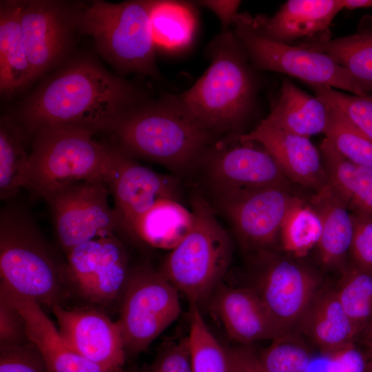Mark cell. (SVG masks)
<instances>
[{
	"label": "cell",
	"instance_id": "d6a6232c",
	"mask_svg": "<svg viewBox=\"0 0 372 372\" xmlns=\"http://www.w3.org/2000/svg\"><path fill=\"white\" fill-rule=\"evenodd\" d=\"M321 234L322 225L317 212L300 198L282 224L279 240L284 251L296 257H304L317 246Z\"/></svg>",
	"mask_w": 372,
	"mask_h": 372
},
{
	"label": "cell",
	"instance_id": "30bf717a",
	"mask_svg": "<svg viewBox=\"0 0 372 372\" xmlns=\"http://www.w3.org/2000/svg\"><path fill=\"white\" fill-rule=\"evenodd\" d=\"M108 184L100 180L63 187L44 200L51 210L57 241L66 254L92 239L114 234L118 220L110 205Z\"/></svg>",
	"mask_w": 372,
	"mask_h": 372
},
{
	"label": "cell",
	"instance_id": "3957f363",
	"mask_svg": "<svg viewBox=\"0 0 372 372\" xmlns=\"http://www.w3.org/2000/svg\"><path fill=\"white\" fill-rule=\"evenodd\" d=\"M210 64L179 97L207 130L216 136L238 130L254 108L256 84L242 44L231 30L222 31L209 43Z\"/></svg>",
	"mask_w": 372,
	"mask_h": 372
},
{
	"label": "cell",
	"instance_id": "60d3db41",
	"mask_svg": "<svg viewBox=\"0 0 372 372\" xmlns=\"http://www.w3.org/2000/svg\"><path fill=\"white\" fill-rule=\"evenodd\" d=\"M325 356L324 372H369V360L354 342Z\"/></svg>",
	"mask_w": 372,
	"mask_h": 372
},
{
	"label": "cell",
	"instance_id": "bcb514c9",
	"mask_svg": "<svg viewBox=\"0 0 372 372\" xmlns=\"http://www.w3.org/2000/svg\"><path fill=\"white\" fill-rule=\"evenodd\" d=\"M369 372H372V359L369 361Z\"/></svg>",
	"mask_w": 372,
	"mask_h": 372
},
{
	"label": "cell",
	"instance_id": "d6986e66",
	"mask_svg": "<svg viewBox=\"0 0 372 372\" xmlns=\"http://www.w3.org/2000/svg\"><path fill=\"white\" fill-rule=\"evenodd\" d=\"M236 136L242 141L262 145L290 181L316 192L328 183L321 154L309 138L260 123L249 132L238 134Z\"/></svg>",
	"mask_w": 372,
	"mask_h": 372
},
{
	"label": "cell",
	"instance_id": "7402d4cb",
	"mask_svg": "<svg viewBox=\"0 0 372 372\" xmlns=\"http://www.w3.org/2000/svg\"><path fill=\"white\" fill-rule=\"evenodd\" d=\"M329 116L327 104L317 96L307 94L291 81L285 79L274 107L260 123L310 138L324 134Z\"/></svg>",
	"mask_w": 372,
	"mask_h": 372
},
{
	"label": "cell",
	"instance_id": "5bb4252c",
	"mask_svg": "<svg viewBox=\"0 0 372 372\" xmlns=\"http://www.w3.org/2000/svg\"><path fill=\"white\" fill-rule=\"evenodd\" d=\"M204 158L217 195L269 187H289L271 154L260 144L236 134L217 141Z\"/></svg>",
	"mask_w": 372,
	"mask_h": 372
},
{
	"label": "cell",
	"instance_id": "f6af8a7d",
	"mask_svg": "<svg viewBox=\"0 0 372 372\" xmlns=\"http://www.w3.org/2000/svg\"><path fill=\"white\" fill-rule=\"evenodd\" d=\"M362 334L364 344L366 347L370 359H372V324Z\"/></svg>",
	"mask_w": 372,
	"mask_h": 372
},
{
	"label": "cell",
	"instance_id": "603a6c76",
	"mask_svg": "<svg viewBox=\"0 0 372 372\" xmlns=\"http://www.w3.org/2000/svg\"><path fill=\"white\" fill-rule=\"evenodd\" d=\"M310 205L322 225L321 236L316 246L320 262L328 268L342 266L352 242L351 213L329 182L316 192Z\"/></svg>",
	"mask_w": 372,
	"mask_h": 372
},
{
	"label": "cell",
	"instance_id": "4316f807",
	"mask_svg": "<svg viewBox=\"0 0 372 372\" xmlns=\"http://www.w3.org/2000/svg\"><path fill=\"white\" fill-rule=\"evenodd\" d=\"M299 45L326 54L349 72L365 94L372 91V31L322 37Z\"/></svg>",
	"mask_w": 372,
	"mask_h": 372
},
{
	"label": "cell",
	"instance_id": "83f0119b",
	"mask_svg": "<svg viewBox=\"0 0 372 372\" xmlns=\"http://www.w3.org/2000/svg\"><path fill=\"white\" fill-rule=\"evenodd\" d=\"M192 222V211L178 200L163 199L142 217L133 237L152 247L171 250L187 234Z\"/></svg>",
	"mask_w": 372,
	"mask_h": 372
},
{
	"label": "cell",
	"instance_id": "d590c367",
	"mask_svg": "<svg viewBox=\"0 0 372 372\" xmlns=\"http://www.w3.org/2000/svg\"><path fill=\"white\" fill-rule=\"evenodd\" d=\"M316 96L329 106L342 112L372 141V97L345 93L325 85H309Z\"/></svg>",
	"mask_w": 372,
	"mask_h": 372
},
{
	"label": "cell",
	"instance_id": "ab89813d",
	"mask_svg": "<svg viewBox=\"0 0 372 372\" xmlns=\"http://www.w3.org/2000/svg\"><path fill=\"white\" fill-rule=\"evenodd\" d=\"M353 234L349 253L353 264L372 269V218L351 212Z\"/></svg>",
	"mask_w": 372,
	"mask_h": 372
},
{
	"label": "cell",
	"instance_id": "b9f144b4",
	"mask_svg": "<svg viewBox=\"0 0 372 372\" xmlns=\"http://www.w3.org/2000/svg\"><path fill=\"white\" fill-rule=\"evenodd\" d=\"M196 3L215 14L221 23L223 31H227L229 30V26L234 25L239 14L238 8L241 1L205 0L198 1Z\"/></svg>",
	"mask_w": 372,
	"mask_h": 372
},
{
	"label": "cell",
	"instance_id": "836d02e7",
	"mask_svg": "<svg viewBox=\"0 0 372 372\" xmlns=\"http://www.w3.org/2000/svg\"><path fill=\"white\" fill-rule=\"evenodd\" d=\"M324 135L346 159L354 164L372 168V141L342 112L330 106Z\"/></svg>",
	"mask_w": 372,
	"mask_h": 372
},
{
	"label": "cell",
	"instance_id": "277c9868",
	"mask_svg": "<svg viewBox=\"0 0 372 372\" xmlns=\"http://www.w3.org/2000/svg\"><path fill=\"white\" fill-rule=\"evenodd\" d=\"M94 134L68 125L39 128L33 134L23 188L44 199L78 183L100 180L109 184L121 151L116 145L96 141Z\"/></svg>",
	"mask_w": 372,
	"mask_h": 372
},
{
	"label": "cell",
	"instance_id": "4fadbf2b",
	"mask_svg": "<svg viewBox=\"0 0 372 372\" xmlns=\"http://www.w3.org/2000/svg\"><path fill=\"white\" fill-rule=\"evenodd\" d=\"M260 267L252 288L285 333L298 327L319 289L311 270L272 251L258 255Z\"/></svg>",
	"mask_w": 372,
	"mask_h": 372
},
{
	"label": "cell",
	"instance_id": "7bdbcfd3",
	"mask_svg": "<svg viewBox=\"0 0 372 372\" xmlns=\"http://www.w3.org/2000/svg\"><path fill=\"white\" fill-rule=\"evenodd\" d=\"M232 372H264L257 353L249 345H242L229 349Z\"/></svg>",
	"mask_w": 372,
	"mask_h": 372
},
{
	"label": "cell",
	"instance_id": "74e56055",
	"mask_svg": "<svg viewBox=\"0 0 372 372\" xmlns=\"http://www.w3.org/2000/svg\"><path fill=\"white\" fill-rule=\"evenodd\" d=\"M143 372H192L187 336L162 347Z\"/></svg>",
	"mask_w": 372,
	"mask_h": 372
},
{
	"label": "cell",
	"instance_id": "7c38bea8",
	"mask_svg": "<svg viewBox=\"0 0 372 372\" xmlns=\"http://www.w3.org/2000/svg\"><path fill=\"white\" fill-rule=\"evenodd\" d=\"M240 247L257 255L271 251L282 224L300 198L289 187H269L218 195Z\"/></svg>",
	"mask_w": 372,
	"mask_h": 372
},
{
	"label": "cell",
	"instance_id": "8992f818",
	"mask_svg": "<svg viewBox=\"0 0 372 372\" xmlns=\"http://www.w3.org/2000/svg\"><path fill=\"white\" fill-rule=\"evenodd\" d=\"M191 211L189 231L170 250L158 271L191 304L200 307L223 282L230 265L232 245L203 197H193Z\"/></svg>",
	"mask_w": 372,
	"mask_h": 372
},
{
	"label": "cell",
	"instance_id": "ba28073f",
	"mask_svg": "<svg viewBox=\"0 0 372 372\" xmlns=\"http://www.w3.org/2000/svg\"><path fill=\"white\" fill-rule=\"evenodd\" d=\"M178 291L151 266L132 268L121 296L120 316L116 320L126 354L137 355L180 316Z\"/></svg>",
	"mask_w": 372,
	"mask_h": 372
},
{
	"label": "cell",
	"instance_id": "ee69618b",
	"mask_svg": "<svg viewBox=\"0 0 372 372\" xmlns=\"http://www.w3.org/2000/svg\"><path fill=\"white\" fill-rule=\"evenodd\" d=\"M344 9L354 10L372 7V0H342Z\"/></svg>",
	"mask_w": 372,
	"mask_h": 372
},
{
	"label": "cell",
	"instance_id": "7a4b0ae2",
	"mask_svg": "<svg viewBox=\"0 0 372 372\" xmlns=\"http://www.w3.org/2000/svg\"><path fill=\"white\" fill-rule=\"evenodd\" d=\"M127 156L155 162L174 170L204 158L218 136L204 127L179 96L145 98L110 132Z\"/></svg>",
	"mask_w": 372,
	"mask_h": 372
},
{
	"label": "cell",
	"instance_id": "8d00e7d4",
	"mask_svg": "<svg viewBox=\"0 0 372 372\" xmlns=\"http://www.w3.org/2000/svg\"><path fill=\"white\" fill-rule=\"evenodd\" d=\"M0 372H50L37 347L28 343L0 347Z\"/></svg>",
	"mask_w": 372,
	"mask_h": 372
},
{
	"label": "cell",
	"instance_id": "f546056e",
	"mask_svg": "<svg viewBox=\"0 0 372 372\" xmlns=\"http://www.w3.org/2000/svg\"><path fill=\"white\" fill-rule=\"evenodd\" d=\"M150 22L155 45L167 51L187 47L196 27V16L191 5L178 1L156 0Z\"/></svg>",
	"mask_w": 372,
	"mask_h": 372
},
{
	"label": "cell",
	"instance_id": "6da1fadb",
	"mask_svg": "<svg viewBox=\"0 0 372 372\" xmlns=\"http://www.w3.org/2000/svg\"><path fill=\"white\" fill-rule=\"evenodd\" d=\"M145 98L129 81L83 58L64 67L33 92L18 120L28 136L45 125L110 132Z\"/></svg>",
	"mask_w": 372,
	"mask_h": 372
},
{
	"label": "cell",
	"instance_id": "484cf974",
	"mask_svg": "<svg viewBox=\"0 0 372 372\" xmlns=\"http://www.w3.org/2000/svg\"><path fill=\"white\" fill-rule=\"evenodd\" d=\"M320 152L329 183L348 209L372 218V168L350 162L325 138Z\"/></svg>",
	"mask_w": 372,
	"mask_h": 372
},
{
	"label": "cell",
	"instance_id": "d4e9b609",
	"mask_svg": "<svg viewBox=\"0 0 372 372\" xmlns=\"http://www.w3.org/2000/svg\"><path fill=\"white\" fill-rule=\"evenodd\" d=\"M21 1L0 3V88L10 94L33 80L20 23Z\"/></svg>",
	"mask_w": 372,
	"mask_h": 372
},
{
	"label": "cell",
	"instance_id": "f35d334b",
	"mask_svg": "<svg viewBox=\"0 0 372 372\" xmlns=\"http://www.w3.org/2000/svg\"><path fill=\"white\" fill-rule=\"evenodd\" d=\"M29 342L22 315L0 295V347L20 345Z\"/></svg>",
	"mask_w": 372,
	"mask_h": 372
},
{
	"label": "cell",
	"instance_id": "1f68e13d",
	"mask_svg": "<svg viewBox=\"0 0 372 372\" xmlns=\"http://www.w3.org/2000/svg\"><path fill=\"white\" fill-rule=\"evenodd\" d=\"M187 338L192 372H232L229 349L211 332L196 304L190 307Z\"/></svg>",
	"mask_w": 372,
	"mask_h": 372
},
{
	"label": "cell",
	"instance_id": "e575fe53",
	"mask_svg": "<svg viewBox=\"0 0 372 372\" xmlns=\"http://www.w3.org/2000/svg\"><path fill=\"white\" fill-rule=\"evenodd\" d=\"M271 341L257 353L264 372H307L312 360L311 352L292 331Z\"/></svg>",
	"mask_w": 372,
	"mask_h": 372
},
{
	"label": "cell",
	"instance_id": "9c48e42d",
	"mask_svg": "<svg viewBox=\"0 0 372 372\" xmlns=\"http://www.w3.org/2000/svg\"><path fill=\"white\" fill-rule=\"evenodd\" d=\"M234 26L233 32L256 68L287 74L309 85H325L360 96H369L345 69L326 54L262 36L254 28L249 14H238Z\"/></svg>",
	"mask_w": 372,
	"mask_h": 372
},
{
	"label": "cell",
	"instance_id": "8fae6325",
	"mask_svg": "<svg viewBox=\"0 0 372 372\" xmlns=\"http://www.w3.org/2000/svg\"><path fill=\"white\" fill-rule=\"evenodd\" d=\"M65 255L68 285L81 297L101 307L120 302L132 268L115 234L83 242Z\"/></svg>",
	"mask_w": 372,
	"mask_h": 372
},
{
	"label": "cell",
	"instance_id": "9a60e30c",
	"mask_svg": "<svg viewBox=\"0 0 372 372\" xmlns=\"http://www.w3.org/2000/svg\"><path fill=\"white\" fill-rule=\"evenodd\" d=\"M76 10L63 1H21L23 41L33 79L57 63L69 49Z\"/></svg>",
	"mask_w": 372,
	"mask_h": 372
},
{
	"label": "cell",
	"instance_id": "4dcf8cb0",
	"mask_svg": "<svg viewBox=\"0 0 372 372\" xmlns=\"http://www.w3.org/2000/svg\"><path fill=\"white\" fill-rule=\"evenodd\" d=\"M336 296L358 334L372 324V269L355 264L345 268Z\"/></svg>",
	"mask_w": 372,
	"mask_h": 372
},
{
	"label": "cell",
	"instance_id": "52a82bcc",
	"mask_svg": "<svg viewBox=\"0 0 372 372\" xmlns=\"http://www.w3.org/2000/svg\"><path fill=\"white\" fill-rule=\"evenodd\" d=\"M155 1L95 0L76 10L75 25L118 70L158 79L150 22Z\"/></svg>",
	"mask_w": 372,
	"mask_h": 372
},
{
	"label": "cell",
	"instance_id": "44dd1931",
	"mask_svg": "<svg viewBox=\"0 0 372 372\" xmlns=\"http://www.w3.org/2000/svg\"><path fill=\"white\" fill-rule=\"evenodd\" d=\"M343 9L342 0H289L272 17H251V21L264 37L291 45L296 40L326 30Z\"/></svg>",
	"mask_w": 372,
	"mask_h": 372
},
{
	"label": "cell",
	"instance_id": "ac0fdd59",
	"mask_svg": "<svg viewBox=\"0 0 372 372\" xmlns=\"http://www.w3.org/2000/svg\"><path fill=\"white\" fill-rule=\"evenodd\" d=\"M209 301L229 338L242 345L272 340L285 333L252 287H234L222 282Z\"/></svg>",
	"mask_w": 372,
	"mask_h": 372
},
{
	"label": "cell",
	"instance_id": "2e32d148",
	"mask_svg": "<svg viewBox=\"0 0 372 372\" xmlns=\"http://www.w3.org/2000/svg\"><path fill=\"white\" fill-rule=\"evenodd\" d=\"M51 309L70 349L101 366L123 369L126 352L116 321L92 307L69 309L57 304Z\"/></svg>",
	"mask_w": 372,
	"mask_h": 372
},
{
	"label": "cell",
	"instance_id": "cb8c5ba5",
	"mask_svg": "<svg viewBox=\"0 0 372 372\" xmlns=\"http://www.w3.org/2000/svg\"><path fill=\"white\" fill-rule=\"evenodd\" d=\"M299 327L324 355L351 343L359 335L335 290H319Z\"/></svg>",
	"mask_w": 372,
	"mask_h": 372
},
{
	"label": "cell",
	"instance_id": "f1b7e54d",
	"mask_svg": "<svg viewBox=\"0 0 372 372\" xmlns=\"http://www.w3.org/2000/svg\"><path fill=\"white\" fill-rule=\"evenodd\" d=\"M28 137L19 120L3 116L0 120V198L12 199L23 187L29 154L25 149Z\"/></svg>",
	"mask_w": 372,
	"mask_h": 372
},
{
	"label": "cell",
	"instance_id": "e0dca14e",
	"mask_svg": "<svg viewBox=\"0 0 372 372\" xmlns=\"http://www.w3.org/2000/svg\"><path fill=\"white\" fill-rule=\"evenodd\" d=\"M108 186L114 200L113 208L118 228L132 236L142 217L157 202L166 198L178 200V185L173 177L140 165L121 150Z\"/></svg>",
	"mask_w": 372,
	"mask_h": 372
},
{
	"label": "cell",
	"instance_id": "5b68a950",
	"mask_svg": "<svg viewBox=\"0 0 372 372\" xmlns=\"http://www.w3.org/2000/svg\"><path fill=\"white\" fill-rule=\"evenodd\" d=\"M1 282L39 304L63 305L69 287L61 263L34 218L8 205L0 214Z\"/></svg>",
	"mask_w": 372,
	"mask_h": 372
},
{
	"label": "cell",
	"instance_id": "ffe728a7",
	"mask_svg": "<svg viewBox=\"0 0 372 372\" xmlns=\"http://www.w3.org/2000/svg\"><path fill=\"white\" fill-rule=\"evenodd\" d=\"M0 295L22 315L28 338L42 353L50 372H124L101 366L70 349L41 306L1 282Z\"/></svg>",
	"mask_w": 372,
	"mask_h": 372
}]
</instances>
